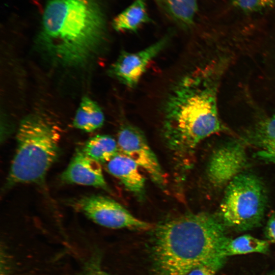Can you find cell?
Here are the masks:
<instances>
[{
  "label": "cell",
  "mask_w": 275,
  "mask_h": 275,
  "mask_svg": "<svg viewBox=\"0 0 275 275\" xmlns=\"http://www.w3.org/2000/svg\"><path fill=\"white\" fill-rule=\"evenodd\" d=\"M98 263L95 260L90 261L79 275H110L101 269Z\"/></svg>",
  "instance_id": "obj_21"
},
{
  "label": "cell",
  "mask_w": 275,
  "mask_h": 275,
  "mask_svg": "<svg viewBox=\"0 0 275 275\" xmlns=\"http://www.w3.org/2000/svg\"><path fill=\"white\" fill-rule=\"evenodd\" d=\"M261 149L257 155L260 159L275 163V140L268 142L260 146Z\"/></svg>",
  "instance_id": "obj_19"
},
{
  "label": "cell",
  "mask_w": 275,
  "mask_h": 275,
  "mask_svg": "<svg viewBox=\"0 0 275 275\" xmlns=\"http://www.w3.org/2000/svg\"><path fill=\"white\" fill-rule=\"evenodd\" d=\"M271 275H275V272H273Z\"/></svg>",
  "instance_id": "obj_23"
},
{
  "label": "cell",
  "mask_w": 275,
  "mask_h": 275,
  "mask_svg": "<svg viewBox=\"0 0 275 275\" xmlns=\"http://www.w3.org/2000/svg\"><path fill=\"white\" fill-rule=\"evenodd\" d=\"M63 181L70 184L90 186L109 191L101 163L77 150L61 175Z\"/></svg>",
  "instance_id": "obj_10"
},
{
  "label": "cell",
  "mask_w": 275,
  "mask_h": 275,
  "mask_svg": "<svg viewBox=\"0 0 275 275\" xmlns=\"http://www.w3.org/2000/svg\"><path fill=\"white\" fill-rule=\"evenodd\" d=\"M169 39L168 35L138 52L122 51L110 67V75L128 88L135 87L150 62L166 47Z\"/></svg>",
  "instance_id": "obj_9"
},
{
  "label": "cell",
  "mask_w": 275,
  "mask_h": 275,
  "mask_svg": "<svg viewBox=\"0 0 275 275\" xmlns=\"http://www.w3.org/2000/svg\"><path fill=\"white\" fill-rule=\"evenodd\" d=\"M119 152L133 160L160 186L166 182L164 174L143 132L129 124L123 125L118 135Z\"/></svg>",
  "instance_id": "obj_7"
},
{
  "label": "cell",
  "mask_w": 275,
  "mask_h": 275,
  "mask_svg": "<svg viewBox=\"0 0 275 275\" xmlns=\"http://www.w3.org/2000/svg\"><path fill=\"white\" fill-rule=\"evenodd\" d=\"M219 73L215 65L197 69L181 78L168 95L163 133L178 155L192 153L202 141L223 128L217 103Z\"/></svg>",
  "instance_id": "obj_2"
},
{
  "label": "cell",
  "mask_w": 275,
  "mask_h": 275,
  "mask_svg": "<svg viewBox=\"0 0 275 275\" xmlns=\"http://www.w3.org/2000/svg\"><path fill=\"white\" fill-rule=\"evenodd\" d=\"M269 246L268 240L244 235L229 240L225 248V255L228 257L251 253L266 254L269 251Z\"/></svg>",
  "instance_id": "obj_16"
},
{
  "label": "cell",
  "mask_w": 275,
  "mask_h": 275,
  "mask_svg": "<svg viewBox=\"0 0 275 275\" xmlns=\"http://www.w3.org/2000/svg\"><path fill=\"white\" fill-rule=\"evenodd\" d=\"M151 21L145 0H134L113 20L112 25L118 32H135L143 24Z\"/></svg>",
  "instance_id": "obj_12"
},
{
  "label": "cell",
  "mask_w": 275,
  "mask_h": 275,
  "mask_svg": "<svg viewBox=\"0 0 275 275\" xmlns=\"http://www.w3.org/2000/svg\"><path fill=\"white\" fill-rule=\"evenodd\" d=\"M219 269L215 265L202 264L193 268L186 275H216Z\"/></svg>",
  "instance_id": "obj_20"
},
{
  "label": "cell",
  "mask_w": 275,
  "mask_h": 275,
  "mask_svg": "<svg viewBox=\"0 0 275 275\" xmlns=\"http://www.w3.org/2000/svg\"><path fill=\"white\" fill-rule=\"evenodd\" d=\"M82 151L101 164L107 162L120 152L117 141L109 135L103 134L96 135L89 139Z\"/></svg>",
  "instance_id": "obj_14"
},
{
  "label": "cell",
  "mask_w": 275,
  "mask_h": 275,
  "mask_svg": "<svg viewBox=\"0 0 275 275\" xmlns=\"http://www.w3.org/2000/svg\"><path fill=\"white\" fill-rule=\"evenodd\" d=\"M249 140L259 146L275 140V114L256 124L249 132Z\"/></svg>",
  "instance_id": "obj_17"
},
{
  "label": "cell",
  "mask_w": 275,
  "mask_h": 275,
  "mask_svg": "<svg viewBox=\"0 0 275 275\" xmlns=\"http://www.w3.org/2000/svg\"><path fill=\"white\" fill-rule=\"evenodd\" d=\"M265 236L268 241L275 243V212L268 219L265 229Z\"/></svg>",
  "instance_id": "obj_22"
},
{
  "label": "cell",
  "mask_w": 275,
  "mask_h": 275,
  "mask_svg": "<svg viewBox=\"0 0 275 275\" xmlns=\"http://www.w3.org/2000/svg\"><path fill=\"white\" fill-rule=\"evenodd\" d=\"M104 121V116L98 104L88 97L82 98L73 120L74 127L90 132L100 128Z\"/></svg>",
  "instance_id": "obj_13"
},
{
  "label": "cell",
  "mask_w": 275,
  "mask_h": 275,
  "mask_svg": "<svg viewBox=\"0 0 275 275\" xmlns=\"http://www.w3.org/2000/svg\"><path fill=\"white\" fill-rule=\"evenodd\" d=\"M140 167L130 158L119 152L106 162L108 172L119 179L125 188L136 196L144 191L145 178Z\"/></svg>",
  "instance_id": "obj_11"
},
{
  "label": "cell",
  "mask_w": 275,
  "mask_h": 275,
  "mask_svg": "<svg viewBox=\"0 0 275 275\" xmlns=\"http://www.w3.org/2000/svg\"><path fill=\"white\" fill-rule=\"evenodd\" d=\"M163 2L176 22L184 28L192 25L198 10V0H163Z\"/></svg>",
  "instance_id": "obj_15"
},
{
  "label": "cell",
  "mask_w": 275,
  "mask_h": 275,
  "mask_svg": "<svg viewBox=\"0 0 275 275\" xmlns=\"http://www.w3.org/2000/svg\"><path fill=\"white\" fill-rule=\"evenodd\" d=\"M219 218L205 212L190 213L158 225L153 231L151 257L153 275H186L202 264L221 269L230 239Z\"/></svg>",
  "instance_id": "obj_1"
},
{
  "label": "cell",
  "mask_w": 275,
  "mask_h": 275,
  "mask_svg": "<svg viewBox=\"0 0 275 275\" xmlns=\"http://www.w3.org/2000/svg\"><path fill=\"white\" fill-rule=\"evenodd\" d=\"M74 207L98 225L111 229L149 230L152 225L133 215L123 206L105 196L91 195L74 202Z\"/></svg>",
  "instance_id": "obj_6"
},
{
  "label": "cell",
  "mask_w": 275,
  "mask_h": 275,
  "mask_svg": "<svg viewBox=\"0 0 275 275\" xmlns=\"http://www.w3.org/2000/svg\"><path fill=\"white\" fill-rule=\"evenodd\" d=\"M233 5L246 13H256L275 8V0H232Z\"/></svg>",
  "instance_id": "obj_18"
},
{
  "label": "cell",
  "mask_w": 275,
  "mask_h": 275,
  "mask_svg": "<svg viewBox=\"0 0 275 275\" xmlns=\"http://www.w3.org/2000/svg\"><path fill=\"white\" fill-rule=\"evenodd\" d=\"M105 15L98 0H48L38 42L63 66H81L98 53L106 39Z\"/></svg>",
  "instance_id": "obj_3"
},
{
  "label": "cell",
  "mask_w": 275,
  "mask_h": 275,
  "mask_svg": "<svg viewBox=\"0 0 275 275\" xmlns=\"http://www.w3.org/2000/svg\"><path fill=\"white\" fill-rule=\"evenodd\" d=\"M16 139L6 186L42 184L59 155L60 134L57 127L40 116H29L21 122Z\"/></svg>",
  "instance_id": "obj_4"
},
{
  "label": "cell",
  "mask_w": 275,
  "mask_h": 275,
  "mask_svg": "<svg viewBox=\"0 0 275 275\" xmlns=\"http://www.w3.org/2000/svg\"><path fill=\"white\" fill-rule=\"evenodd\" d=\"M264 187L256 176L241 173L228 185L220 205L219 219L225 225L243 231L260 225L266 202Z\"/></svg>",
  "instance_id": "obj_5"
},
{
  "label": "cell",
  "mask_w": 275,
  "mask_h": 275,
  "mask_svg": "<svg viewBox=\"0 0 275 275\" xmlns=\"http://www.w3.org/2000/svg\"><path fill=\"white\" fill-rule=\"evenodd\" d=\"M247 163L244 146L239 142H228L212 153L207 170L208 179L213 186L222 187L242 173Z\"/></svg>",
  "instance_id": "obj_8"
}]
</instances>
